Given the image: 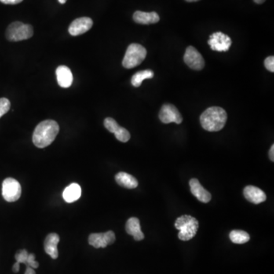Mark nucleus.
<instances>
[{
    "label": "nucleus",
    "instance_id": "obj_26",
    "mask_svg": "<svg viewBox=\"0 0 274 274\" xmlns=\"http://www.w3.org/2000/svg\"><path fill=\"white\" fill-rule=\"evenodd\" d=\"M264 66H265L266 69L268 70V71L274 72V56H268V58L264 60Z\"/></svg>",
    "mask_w": 274,
    "mask_h": 274
},
{
    "label": "nucleus",
    "instance_id": "obj_18",
    "mask_svg": "<svg viewBox=\"0 0 274 274\" xmlns=\"http://www.w3.org/2000/svg\"><path fill=\"white\" fill-rule=\"evenodd\" d=\"M115 180L120 186L127 189H134L138 186L137 180L133 176L125 172H119L115 176Z\"/></svg>",
    "mask_w": 274,
    "mask_h": 274
},
{
    "label": "nucleus",
    "instance_id": "obj_29",
    "mask_svg": "<svg viewBox=\"0 0 274 274\" xmlns=\"http://www.w3.org/2000/svg\"><path fill=\"white\" fill-rule=\"evenodd\" d=\"M270 159L272 162H274V145H272L269 152Z\"/></svg>",
    "mask_w": 274,
    "mask_h": 274
},
{
    "label": "nucleus",
    "instance_id": "obj_5",
    "mask_svg": "<svg viewBox=\"0 0 274 274\" xmlns=\"http://www.w3.org/2000/svg\"><path fill=\"white\" fill-rule=\"evenodd\" d=\"M34 34L32 26L20 22H15L7 27L5 36L10 41H21L31 38Z\"/></svg>",
    "mask_w": 274,
    "mask_h": 274
},
{
    "label": "nucleus",
    "instance_id": "obj_25",
    "mask_svg": "<svg viewBox=\"0 0 274 274\" xmlns=\"http://www.w3.org/2000/svg\"><path fill=\"white\" fill-rule=\"evenodd\" d=\"M28 253H27V250H20L16 253V260L17 262H19V264L21 263H23V264H25L26 265L27 264V257H28Z\"/></svg>",
    "mask_w": 274,
    "mask_h": 274
},
{
    "label": "nucleus",
    "instance_id": "obj_17",
    "mask_svg": "<svg viewBox=\"0 0 274 274\" xmlns=\"http://www.w3.org/2000/svg\"><path fill=\"white\" fill-rule=\"evenodd\" d=\"M82 194L80 186L76 183H73L66 187L63 193V198L67 203H74L79 199Z\"/></svg>",
    "mask_w": 274,
    "mask_h": 274
},
{
    "label": "nucleus",
    "instance_id": "obj_7",
    "mask_svg": "<svg viewBox=\"0 0 274 274\" xmlns=\"http://www.w3.org/2000/svg\"><path fill=\"white\" fill-rule=\"evenodd\" d=\"M158 117L164 124L175 123L177 125H180L183 121L182 116L177 107L172 104H164L161 108Z\"/></svg>",
    "mask_w": 274,
    "mask_h": 274
},
{
    "label": "nucleus",
    "instance_id": "obj_21",
    "mask_svg": "<svg viewBox=\"0 0 274 274\" xmlns=\"http://www.w3.org/2000/svg\"><path fill=\"white\" fill-rule=\"evenodd\" d=\"M229 238L233 243L239 245L247 243L250 240V235L242 230H233L230 232Z\"/></svg>",
    "mask_w": 274,
    "mask_h": 274
},
{
    "label": "nucleus",
    "instance_id": "obj_16",
    "mask_svg": "<svg viewBox=\"0 0 274 274\" xmlns=\"http://www.w3.org/2000/svg\"><path fill=\"white\" fill-rule=\"evenodd\" d=\"M126 231L129 235H133L136 241H141L144 239V234L142 232L139 219L135 217L129 219L126 222Z\"/></svg>",
    "mask_w": 274,
    "mask_h": 274
},
{
    "label": "nucleus",
    "instance_id": "obj_27",
    "mask_svg": "<svg viewBox=\"0 0 274 274\" xmlns=\"http://www.w3.org/2000/svg\"><path fill=\"white\" fill-rule=\"evenodd\" d=\"M26 266H29L33 269H35V268H38L39 267V264L35 261V256L34 254H28Z\"/></svg>",
    "mask_w": 274,
    "mask_h": 274
},
{
    "label": "nucleus",
    "instance_id": "obj_15",
    "mask_svg": "<svg viewBox=\"0 0 274 274\" xmlns=\"http://www.w3.org/2000/svg\"><path fill=\"white\" fill-rule=\"evenodd\" d=\"M133 18L135 23L140 25L155 24L160 20L159 16L155 12H145L136 11L133 14Z\"/></svg>",
    "mask_w": 274,
    "mask_h": 274
},
{
    "label": "nucleus",
    "instance_id": "obj_33",
    "mask_svg": "<svg viewBox=\"0 0 274 274\" xmlns=\"http://www.w3.org/2000/svg\"><path fill=\"white\" fill-rule=\"evenodd\" d=\"M58 2H60V4H65L66 2H67V0H58Z\"/></svg>",
    "mask_w": 274,
    "mask_h": 274
},
{
    "label": "nucleus",
    "instance_id": "obj_22",
    "mask_svg": "<svg viewBox=\"0 0 274 274\" xmlns=\"http://www.w3.org/2000/svg\"><path fill=\"white\" fill-rule=\"evenodd\" d=\"M114 135H115L117 140L122 142V143H126L130 139V134H129L127 129L121 126L118 128V130L114 133Z\"/></svg>",
    "mask_w": 274,
    "mask_h": 274
},
{
    "label": "nucleus",
    "instance_id": "obj_8",
    "mask_svg": "<svg viewBox=\"0 0 274 274\" xmlns=\"http://www.w3.org/2000/svg\"><path fill=\"white\" fill-rule=\"evenodd\" d=\"M184 60V63L192 70H201L204 68V59L194 47L189 46L187 48Z\"/></svg>",
    "mask_w": 274,
    "mask_h": 274
},
{
    "label": "nucleus",
    "instance_id": "obj_31",
    "mask_svg": "<svg viewBox=\"0 0 274 274\" xmlns=\"http://www.w3.org/2000/svg\"><path fill=\"white\" fill-rule=\"evenodd\" d=\"M19 265H20V264H19V262H17V261H16V264H14L13 268H12V271H13L14 273L19 272Z\"/></svg>",
    "mask_w": 274,
    "mask_h": 274
},
{
    "label": "nucleus",
    "instance_id": "obj_32",
    "mask_svg": "<svg viewBox=\"0 0 274 274\" xmlns=\"http://www.w3.org/2000/svg\"><path fill=\"white\" fill-rule=\"evenodd\" d=\"M266 0H254V2L257 4H263Z\"/></svg>",
    "mask_w": 274,
    "mask_h": 274
},
{
    "label": "nucleus",
    "instance_id": "obj_19",
    "mask_svg": "<svg viewBox=\"0 0 274 274\" xmlns=\"http://www.w3.org/2000/svg\"><path fill=\"white\" fill-rule=\"evenodd\" d=\"M89 243L96 249H100V248L104 249L108 245L105 233L91 234L89 237Z\"/></svg>",
    "mask_w": 274,
    "mask_h": 274
},
{
    "label": "nucleus",
    "instance_id": "obj_34",
    "mask_svg": "<svg viewBox=\"0 0 274 274\" xmlns=\"http://www.w3.org/2000/svg\"><path fill=\"white\" fill-rule=\"evenodd\" d=\"M187 2H198V1H199V0H186Z\"/></svg>",
    "mask_w": 274,
    "mask_h": 274
},
{
    "label": "nucleus",
    "instance_id": "obj_23",
    "mask_svg": "<svg viewBox=\"0 0 274 274\" xmlns=\"http://www.w3.org/2000/svg\"><path fill=\"white\" fill-rule=\"evenodd\" d=\"M104 125L106 129L111 133H114L118 130V128L120 127L117 121L111 118H107L104 120Z\"/></svg>",
    "mask_w": 274,
    "mask_h": 274
},
{
    "label": "nucleus",
    "instance_id": "obj_13",
    "mask_svg": "<svg viewBox=\"0 0 274 274\" xmlns=\"http://www.w3.org/2000/svg\"><path fill=\"white\" fill-rule=\"evenodd\" d=\"M56 79L59 85L62 88H69L71 86L74 76L71 70L66 66H60L56 70Z\"/></svg>",
    "mask_w": 274,
    "mask_h": 274
},
{
    "label": "nucleus",
    "instance_id": "obj_3",
    "mask_svg": "<svg viewBox=\"0 0 274 274\" xmlns=\"http://www.w3.org/2000/svg\"><path fill=\"white\" fill-rule=\"evenodd\" d=\"M174 226L179 230V239L187 242L196 235L199 228V223L193 216L184 215L177 219Z\"/></svg>",
    "mask_w": 274,
    "mask_h": 274
},
{
    "label": "nucleus",
    "instance_id": "obj_24",
    "mask_svg": "<svg viewBox=\"0 0 274 274\" xmlns=\"http://www.w3.org/2000/svg\"><path fill=\"white\" fill-rule=\"evenodd\" d=\"M11 103L9 99L5 98L0 99V118L9 111Z\"/></svg>",
    "mask_w": 274,
    "mask_h": 274
},
{
    "label": "nucleus",
    "instance_id": "obj_28",
    "mask_svg": "<svg viewBox=\"0 0 274 274\" xmlns=\"http://www.w3.org/2000/svg\"><path fill=\"white\" fill-rule=\"evenodd\" d=\"M23 0H0V2L6 5H16L23 2Z\"/></svg>",
    "mask_w": 274,
    "mask_h": 274
},
{
    "label": "nucleus",
    "instance_id": "obj_9",
    "mask_svg": "<svg viewBox=\"0 0 274 274\" xmlns=\"http://www.w3.org/2000/svg\"><path fill=\"white\" fill-rule=\"evenodd\" d=\"M208 44L213 50L225 52L229 50L232 45V40L228 35L223 34V32H216L210 36Z\"/></svg>",
    "mask_w": 274,
    "mask_h": 274
},
{
    "label": "nucleus",
    "instance_id": "obj_4",
    "mask_svg": "<svg viewBox=\"0 0 274 274\" xmlns=\"http://www.w3.org/2000/svg\"><path fill=\"white\" fill-rule=\"evenodd\" d=\"M146 48L139 44H131L128 47L123 60V67L126 69H132L143 63L147 56Z\"/></svg>",
    "mask_w": 274,
    "mask_h": 274
},
{
    "label": "nucleus",
    "instance_id": "obj_12",
    "mask_svg": "<svg viewBox=\"0 0 274 274\" xmlns=\"http://www.w3.org/2000/svg\"><path fill=\"white\" fill-rule=\"evenodd\" d=\"M189 184L191 193L194 196L198 198V200L204 203H209L211 200V194L210 192H208L206 189H204V187L201 185L198 179H191Z\"/></svg>",
    "mask_w": 274,
    "mask_h": 274
},
{
    "label": "nucleus",
    "instance_id": "obj_14",
    "mask_svg": "<svg viewBox=\"0 0 274 274\" xmlns=\"http://www.w3.org/2000/svg\"><path fill=\"white\" fill-rule=\"evenodd\" d=\"M59 242H60V236L56 233L49 234L45 239V244H44L45 252L53 259L58 257L57 245Z\"/></svg>",
    "mask_w": 274,
    "mask_h": 274
},
{
    "label": "nucleus",
    "instance_id": "obj_1",
    "mask_svg": "<svg viewBox=\"0 0 274 274\" xmlns=\"http://www.w3.org/2000/svg\"><path fill=\"white\" fill-rule=\"evenodd\" d=\"M60 131V126L56 121L47 120L36 126L33 134V143L38 148H45L50 145Z\"/></svg>",
    "mask_w": 274,
    "mask_h": 274
},
{
    "label": "nucleus",
    "instance_id": "obj_20",
    "mask_svg": "<svg viewBox=\"0 0 274 274\" xmlns=\"http://www.w3.org/2000/svg\"><path fill=\"white\" fill-rule=\"evenodd\" d=\"M153 77L154 73L152 70H147L137 72L132 77L131 83L134 87H140L143 80L148 79V78H152Z\"/></svg>",
    "mask_w": 274,
    "mask_h": 274
},
{
    "label": "nucleus",
    "instance_id": "obj_11",
    "mask_svg": "<svg viewBox=\"0 0 274 274\" xmlns=\"http://www.w3.org/2000/svg\"><path fill=\"white\" fill-rule=\"evenodd\" d=\"M244 196L245 199L250 203L259 204L267 199L265 193L258 187L254 186H247L244 189Z\"/></svg>",
    "mask_w": 274,
    "mask_h": 274
},
{
    "label": "nucleus",
    "instance_id": "obj_10",
    "mask_svg": "<svg viewBox=\"0 0 274 274\" xmlns=\"http://www.w3.org/2000/svg\"><path fill=\"white\" fill-rule=\"evenodd\" d=\"M93 21L89 17L78 18L71 23L69 32L72 36H78L87 32L92 28Z\"/></svg>",
    "mask_w": 274,
    "mask_h": 274
},
{
    "label": "nucleus",
    "instance_id": "obj_2",
    "mask_svg": "<svg viewBox=\"0 0 274 274\" xmlns=\"http://www.w3.org/2000/svg\"><path fill=\"white\" fill-rule=\"evenodd\" d=\"M227 113L220 107H209L201 114V126L207 131H220L226 124Z\"/></svg>",
    "mask_w": 274,
    "mask_h": 274
},
{
    "label": "nucleus",
    "instance_id": "obj_30",
    "mask_svg": "<svg viewBox=\"0 0 274 274\" xmlns=\"http://www.w3.org/2000/svg\"><path fill=\"white\" fill-rule=\"evenodd\" d=\"M25 274H36L35 271L32 268L29 267V266H27V268H26Z\"/></svg>",
    "mask_w": 274,
    "mask_h": 274
},
{
    "label": "nucleus",
    "instance_id": "obj_6",
    "mask_svg": "<svg viewBox=\"0 0 274 274\" xmlns=\"http://www.w3.org/2000/svg\"><path fill=\"white\" fill-rule=\"evenodd\" d=\"M2 197L7 202H15L20 198L22 187L20 183L12 177L4 180L2 183Z\"/></svg>",
    "mask_w": 274,
    "mask_h": 274
}]
</instances>
